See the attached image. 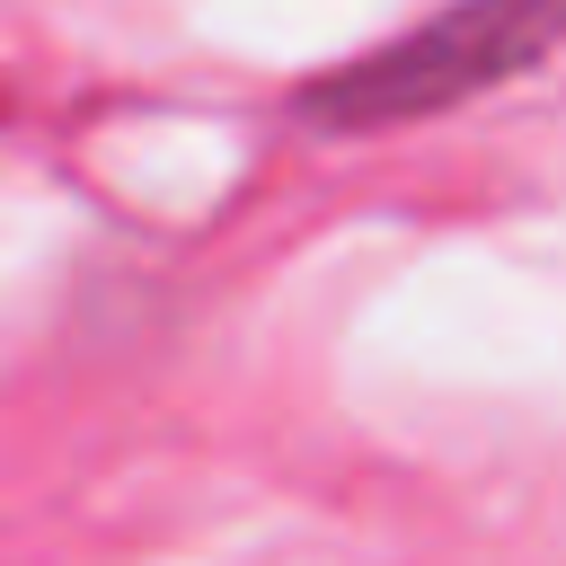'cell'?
Wrapping results in <instances>:
<instances>
[{"label":"cell","mask_w":566,"mask_h":566,"mask_svg":"<svg viewBox=\"0 0 566 566\" xmlns=\"http://www.w3.org/2000/svg\"><path fill=\"white\" fill-rule=\"evenodd\" d=\"M557 44H566V0H442L433 18L336 62L327 80H310L301 115L327 133H380V124L451 115V106L522 80Z\"/></svg>","instance_id":"1"}]
</instances>
